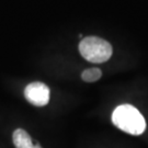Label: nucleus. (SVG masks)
<instances>
[{"mask_svg":"<svg viewBox=\"0 0 148 148\" xmlns=\"http://www.w3.org/2000/svg\"><path fill=\"white\" fill-rule=\"evenodd\" d=\"M113 124L131 135H142L146 130V121L142 113L131 104H121L112 113Z\"/></svg>","mask_w":148,"mask_h":148,"instance_id":"obj_1","label":"nucleus"},{"mask_svg":"<svg viewBox=\"0 0 148 148\" xmlns=\"http://www.w3.org/2000/svg\"><path fill=\"white\" fill-rule=\"evenodd\" d=\"M79 52L86 60L93 64H101L111 58L113 47L108 41L92 35L81 40L79 43Z\"/></svg>","mask_w":148,"mask_h":148,"instance_id":"obj_2","label":"nucleus"},{"mask_svg":"<svg viewBox=\"0 0 148 148\" xmlns=\"http://www.w3.org/2000/svg\"><path fill=\"white\" fill-rule=\"evenodd\" d=\"M49 88L41 81H34L25 87L24 97L31 104L35 106H44L49 102Z\"/></svg>","mask_w":148,"mask_h":148,"instance_id":"obj_3","label":"nucleus"},{"mask_svg":"<svg viewBox=\"0 0 148 148\" xmlns=\"http://www.w3.org/2000/svg\"><path fill=\"white\" fill-rule=\"evenodd\" d=\"M12 140L16 148H31L34 145L29 133L22 128H18L13 132Z\"/></svg>","mask_w":148,"mask_h":148,"instance_id":"obj_4","label":"nucleus"},{"mask_svg":"<svg viewBox=\"0 0 148 148\" xmlns=\"http://www.w3.org/2000/svg\"><path fill=\"white\" fill-rule=\"evenodd\" d=\"M102 77V71L99 68H88L81 73V79L86 82H95Z\"/></svg>","mask_w":148,"mask_h":148,"instance_id":"obj_5","label":"nucleus"},{"mask_svg":"<svg viewBox=\"0 0 148 148\" xmlns=\"http://www.w3.org/2000/svg\"><path fill=\"white\" fill-rule=\"evenodd\" d=\"M31 148H43V147L41 146V145H38V144H34Z\"/></svg>","mask_w":148,"mask_h":148,"instance_id":"obj_6","label":"nucleus"}]
</instances>
